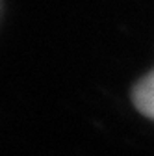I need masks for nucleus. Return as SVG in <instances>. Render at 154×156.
<instances>
[{
    "label": "nucleus",
    "instance_id": "nucleus-1",
    "mask_svg": "<svg viewBox=\"0 0 154 156\" xmlns=\"http://www.w3.org/2000/svg\"><path fill=\"white\" fill-rule=\"evenodd\" d=\"M132 102L141 115L154 121V69L134 86Z\"/></svg>",
    "mask_w": 154,
    "mask_h": 156
}]
</instances>
